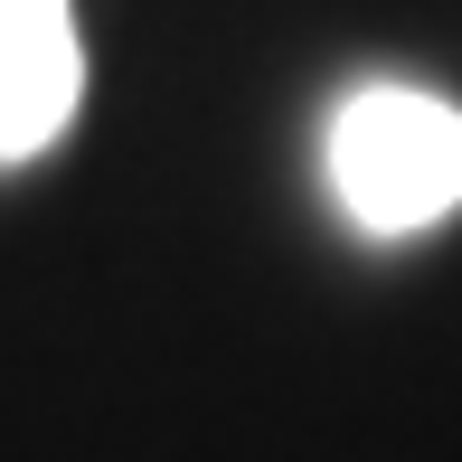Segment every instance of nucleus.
<instances>
[{"mask_svg":"<svg viewBox=\"0 0 462 462\" xmlns=\"http://www.w3.org/2000/svg\"><path fill=\"white\" fill-rule=\"evenodd\" d=\"M48 19H67V0H0V38H19V29H48Z\"/></svg>","mask_w":462,"mask_h":462,"instance_id":"7ed1b4c3","label":"nucleus"},{"mask_svg":"<svg viewBox=\"0 0 462 462\" xmlns=\"http://www.w3.org/2000/svg\"><path fill=\"white\" fill-rule=\"evenodd\" d=\"M330 189L377 236L434 226L444 208H462V114L415 86L349 95L340 123H330Z\"/></svg>","mask_w":462,"mask_h":462,"instance_id":"f257e3e1","label":"nucleus"},{"mask_svg":"<svg viewBox=\"0 0 462 462\" xmlns=\"http://www.w3.org/2000/svg\"><path fill=\"white\" fill-rule=\"evenodd\" d=\"M76 95H86V57H76V29L48 19V29L0 38V161H29L67 133Z\"/></svg>","mask_w":462,"mask_h":462,"instance_id":"f03ea898","label":"nucleus"}]
</instances>
